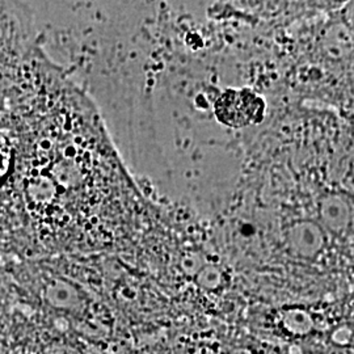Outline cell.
I'll return each mask as SVG.
<instances>
[{
  "mask_svg": "<svg viewBox=\"0 0 354 354\" xmlns=\"http://www.w3.org/2000/svg\"><path fill=\"white\" fill-rule=\"evenodd\" d=\"M259 99L248 92H228L218 105L221 118L232 127H241L254 118Z\"/></svg>",
  "mask_w": 354,
  "mask_h": 354,
  "instance_id": "cell-1",
  "label": "cell"
}]
</instances>
